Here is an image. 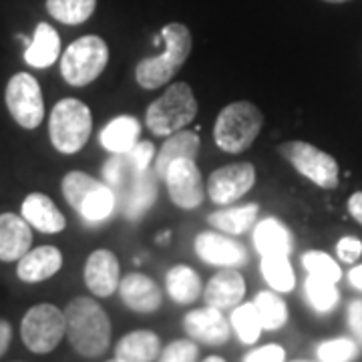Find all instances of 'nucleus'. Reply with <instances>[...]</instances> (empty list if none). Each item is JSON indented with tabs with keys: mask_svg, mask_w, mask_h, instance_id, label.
Here are the masks:
<instances>
[{
	"mask_svg": "<svg viewBox=\"0 0 362 362\" xmlns=\"http://www.w3.org/2000/svg\"><path fill=\"white\" fill-rule=\"evenodd\" d=\"M66 338L71 346L85 358H97L111 344V320L93 298L78 296L66 304Z\"/></svg>",
	"mask_w": 362,
	"mask_h": 362,
	"instance_id": "nucleus-1",
	"label": "nucleus"
},
{
	"mask_svg": "<svg viewBox=\"0 0 362 362\" xmlns=\"http://www.w3.org/2000/svg\"><path fill=\"white\" fill-rule=\"evenodd\" d=\"M161 39L165 42L163 54L143 59L135 69L137 83L147 90L159 89L175 77V73L187 61V57L192 52V45H194L189 28L181 23H169L163 26Z\"/></svg>",
	"mask_w": 362,
	"mask_h": 362,
	"instance_id": "nucleus-2",
	"label": "nucleus"
},
{
	"mask_svg": "<svg viewBox=\"0 0 362 362\" xmlns=\"http://www.w3.org/2000/svg\"><path fill=\"white\" fill-rule=\"evenodd\" d=\"M61 189H63L66 204L73 207L83 220L90 223L107 220L115 211V192L105 181H97L83 171L66 173L61 183Z\"/></svg>",
	"mask_w": 362,
	"mask_h": 362,
	"instance_id": "nucleus-3",
	"label": "nucleus"
},
{
	"mask_svg": "<svg viewBox=\"0 0 362 362\" xmlns=\"http://www.w3.org/2000/svg\"><path fill=\"white\" fill-rule=\"evenodd\" d=\"M264 115L256 105L235 101L223 107L214 125L216 145L228 153H242L256 141Z\"/></svg>",
	"mask_w": 362,
	"mask_h": 362,
	"instance_id": "nucleus-4",
	"label": "nucleus"
},
{
	"mask_svg": "<svg viewBox=\"0 0 362 362\" xmlns=\"http://www.w3.org/2000/svg\"><path fill=\"white\" fill-rule=\"evenodd\" d=\"M195 115L197 101L192 87L187 83H175L147 107L145 125L153 135H171L187 127Z\"/></svg>",
	"mask_w": 362,
	"mask_h": 362,
	"instance_id": "nucleus-5",
	"label": "nucleus"
},
{
	"mask_svg": "<svg viewBox=\"0 0 362 362\" xmlns=\"http://www.w3.org/2000/svg\"><path fill=\"white\" fill-rule=\"evenodd\" d=\"M90 109L78 99H63L54 105L49 119V135L57 151L73 156L81 151L90 137Z\"/></svg>",
	"mask_w": 362,
	"mask_h": 362,
	"instance_id": "nucleus-6",
	"label": "nucleus"
},
{
	"mask_svg": "<svg viewBox=\"0 0 362 362\" xmlns=\"http://www.w3.org/2000/svg\"><path fill=\"white\" fill-rule=\"evenodd\" d=\"M109 63V47L97 35H85L61 57V75L73 87H87L99 77Z\"/></svg>",
	"mask_w": 362,
	"mask_h": 362,
	"instance_id": "nucleus-7",
	"label": "nucleus"
},
{
	"mask_svg": "<svg viewBox=\"0 0 362 362\" xmlns=\"http://www.w3.org/2000/svg\"><path fill=\"white\" fill-rule=\"evenodd\" d=\"M66 334L65 312L52 304H37L21 322V338L35 354H47L59 346Z\"/></svg>",
	"mask_w": 362,
	"mask_h": 362,
	"instance_id": "nucleus-8",
	"label": "nucleus"
},
{
	"mask_svg": "<svg viewBox=\"0 0 362 362\" xmlns=\"http://www.w3.org/2000/svg\"><path fill=\"white\" fill-rule=\"evenodd\" d=\"M278 151L298 173L308 177L318 187L334 189L338 185L337 159L328 156L322 149L306 141H288L282 143Z\"/></svg>",
	"mask_w": 362,
	"mask_h": 362,
	"instance_id": "nucleus-9",
	"label": "nucleus"
},
{
	"mask_svg": "<svg viewBox=\"0 0 362 362\" xmlns=\"http://www.w3.org/2000/svg\"><path fill=\"white\" fill-rule=\"evenodd\" d=\"M6 107L13 119L25 129H37L45 119V101L37 78L28 73H16L6 85Z\"/></svg>",
	"mask_w": 362,
	"mask_h": 362,
	"instance_id": "nucleus-10",
	"label": "nucleus"
},
{
	"mask_svg": "<svg viewBox=\"0 0 362 362\" xmlns=\"http://www.w3.org/2000/svg\"><path fill=\"white\" fill-rule=\"evenodd\" d=\"M171 202L181 209H195L204 202V180L202 171L195 165V159L173 161L163 175Z\"/></svg>",
	"mask_w": 362,
	"mask_h": 362,
	"instance_id": "nucleus-11",
	"label": "nucleus"
},
{
	"mask_svg": "<svg viewBox=\"0 0 362 362\" xmlns=\"http://www.w3.org/2000/svg\"><path fill=\"white\" fill-rule=\"evenodd\" d=\"M256 183V169L252 163H232L216 169L207 180V195L218 206H230L246 195Z\"/></svg>",
	"mask_w": 362,
	"mask_h": 362,
	"instance_id": "nucleus-12",
	"label": "nucleus"
},
{
	"mask_svg": "<svg viewBox=\"0 0 362 362\" xmlns=\"http://www.w3.org/2000/svg\"><path fill=\"white\" fill-rule=\"evenodd\" d=\"M183 330L195 342H202L207 346H221L230 340L232 324L226 320L223 312L206 306L185 314Z\"/></svg>",
	"mask_w": 362,
	"mask_h": 362,
	"instance_id": "nucleus-13",
	"label": "nucleus"
},
{
	"mask_svg": "<svg viewBox=\"0 0 362 362\" xmlns=\"http://www.w3.org/2000/svg\"><path fill=\"white\" fill-rule=\"evenodd\" d=\"M195 254L199 258L220 268H238L247 262V254L244 247L232 238L216 232H204L195 238Z\"/></svg>",
	"mask_w": 362,
	"mask_h": 362,
	"instance_id": "nucleus-14",
	"label": "nucleus"
},
{
	"mask_svg": "<svg viewBox=\"0 0 362 362\" xmlns=\"http://www.w3.org/2000/svg\"><path fill=\"white\" fill-rule=\"evenodd\" d=\"M121 282V268L119 259L109 250H95L85 264V284L90 294L107 298L115 294Z\"/></svg>",
	"mask_w": 362,
	"mask_h": 362,
	"instance_id": "nucleus-15",
	"label": "nucleus"
},
{
	"mask_svg": "<svg viewBox=\"0 0 362 362\" xmlns=\"http://www.w3.org/2000/svg\"><path fill=\"white\" fill-rule=\"evenodd\" d=\"M119 294L129 310L139 312V314H151V312L159 310V306L163 302L159 286L149 276L137 274V272L121 278Z\"/></svg>",
	"mask_w": 362,
	"mask_h": 362,
	"instance_id": "nucleus-16",
	"label": "nucleus"
},
{
	"mask_svg": "<svg viewBox=\"0 0 362 362\" xmlns=\"http://www.w3.org/2000/svg\"><path fill=\"white\" fill-rule=\"evenodd\" d=\"M246 296V282L244 276L233 268H223L218 272L209 282H207L206 306L218 308V310H233L235 306L242 304Z\"/></svg>",
	"mask_w": 362,
	"mask_h": 362,
	"instance_id": "nucleus-17",
	"label": "nucleus"
},
{
	"mask_svg": "<svg viewBox=\"0 0 362 362\" xmlns=\"http://www.w3.org/2000/svg\"><path fill=\"white\" fill-rule=\"evenodd\" d=\"M61 268H63V254L59 252V247L40 246L28 250L18 259L16 274L26 284H37L52 278Z\"/></svg>",
	"mask_w": 362,
	"mask_h": 362,
	"instance_id": "nucleus-18",
	"label": "nucleus"
},
{
	"mask_svg": "<svg viewBox=\"0 0 362 362\" xmlns=\"http://www.w3.org/2000/svg\"><path fill=\"white\" fill-rule=\"evenodd\" d=\"M33 232L23 216L0 214V262H18L30 250Z\"/></svg>",
	"mask_w": 362,
	"mask_h": 362,
	"instance_id": "nucleus-19",
	"label": "nucleus"
},
{
	"mask_svg": "<svg viewBox=\"0 0 362 362\" xmlns=\"http://www.w3.org/2000/svg\"><path fill=\"white\" fill-rule=\"evenodd\" d=\"M23 218L28 221L30 228L42 233H59L65 230L66 220L61 209L54 206L49 195L30 194L23 202Z\"/></svg>",
	"mask_w": 362,
	"mask_h": 362,
	"instance_id": "nucleus-20",
	"label": "nucleus"
},
{
	"mask_svg": "<svg viewBox=\"0 0 362 362\" xmlns=\"http://www.w3.org/2000/svg\"><path fill=\"white\" fill-rule=\"evenodd\" d=\"M254 244L258 254L264 256H290L294 247V238L284 223L276 218H266L254 230Z\"/></svg>",
	"mask_w": 362,
	"mask_h": 362,
	"instance_id": "nucleus-21",
	"label": "nucleus"
},
{
	"mask_svg": "<svg viewBox=\"0 0 362 362\" xmlns=\"http://www.w3.org/2000/svg\"><path fill=\"white\" fill-rule=\"evenodd\" d=\"M161 354V340L151 330H133L115 346V358L121 362H153Z\"/></svg>",
	"mask_w": 362,
	"mask_h": 362,
	"instance_id": "nucleus-22",
	"label": "nucleus"
},
{
	"mask_svg": "<svg viewBox=\"0 0 362 362\" xmlns=\"http://www.w3.org/2000/svg\"><path fill=\"white\" fill-rule=\"evenodd\" d=\"M61 54V39L59 33L49 23H40L35 28L33 40L25 51V61L35 69H47L57 63Z\"/></svg>",
	"mask_w": 362,
	"mask_h": 362,
	"instance_id": "nucleus-23",
	"label": "nucleus"
},
{
	"mask_svg": "<svg viewBox=\"0 0 362 362\" xmlns=\"http://www.w3.org/2000/svg\"><path fill=\"white\" fill-rule=\"evenodd\" d=\"M141 123L131 115H119L107 123L99 135V141L109 153H127L139 141Z\"/></svg>",
	"mask_w": 362,
	"mask_h": 362,
	"instance_id": "nucleus-24",
	"label": "nucleus"
},
{
	"mask_svg": "<svg viewBox=\"0 0 362 362\" xmlns=\"http://www.w3.org/2000/svg\"><path fill=\"white\" fill-rule=\"evenodd\" d=\"M199 153V135L195 131L181 129L171 133L169 139L159 149L156 159V175L163 177L168 168L177 159H195Z\"/></svg>",
	"mask_w": 362,
	"mask_h": 362,
	"instance_id": "nucleus-25",
	"label": "nucleus"
},
{
	"mask_svg": "<svg viewBox=\"0 0 362 362\" xmlns=\"http://www.w3.org/2000/svg\"><path fill=\"white\" fill-rule=\"evenodd\" d=\"M169 298L177 304H192L202 294V278L189 266H173L165 276Z\"/></svg>",
	"mask_w": 362,
	"mask_h": 362,
	"instance_id": "nucleus-26",
	"label": "nucleus"
},
{
	"mask_svg": "<svg viewBox=\"0 0 362 362\" xmlns=\"http://www.w3.org/2000/svg\"><path fill=\"white\" fill-rule=\"evenodd\" d=\"M258 211V204L228 207V209L214 211V214L207 218V223H209L211 228H216V230H221L223 233L240 235V233L247 232V230L256 223Z\"/></svg>",
	"mask_w": 362,
	"mask_h": 362,
	"instance_id": "nucleus-27",
	"label": "nucleus"
},
{
	"mask_svg": "<svg viewBox=\"0 0 362 362\" xmlns=\"http://www.w3.org/2000/svg\"><path fill=\"white\" fill-rule=\"evenodd\" d=\"M123 195H125V202H123L125 216L133 221L139 220L143 214L156 204L157 185L153 175L149 171H145L143 175H139L137 180L131 183L129 189Z\"/></svg>",
	"mask_w": 362,
	"mask_h": 362,
	"instance_id": "nucleus-28",
	"label": "nucleus"
},
{
	"mask_svg": "<svg viewBox=\"0 0 362 362\" xmlns=\"http://www.w3.org/2000/svg\"><path fill=\"white\" fill-rule=\"evenodd\" d=\"M259 272L274 292L286 294V292H292L296 286L292 264L286 256H264L259 264Z\"/></svg>",
	"mask_w": 362,
	"mask_h": 362,
	"instance_id": "nucleus-29",
	"label": "nucleus"
},
{
	"mask_svg": "<svg viewBox=\"0 0 362 362\" xmlns=\"http://www.w3.org/2000/svg\"><path fill=\"white\" fill-rule=\"evenodd\" d=\"M97 8V0H47V13L63 25H83Z\"/></svg>",
	"mask_w": 362,
	"mask_h": 362,
	"instance_id": "nucleus-30",
	"label": "nucleus"
},
{
	"mask_svg": "<svg viewBox=\"0 0 362 362\" xmlns=\"http://www.w3.org/2000/svg\"><path fill=\"white\" fill-rule=\"evenodd\" d=\"M304 294H306L308 304L318 314L332 312L340 302V292H338L334 282L324 280V278H316V276H310V274H308V278L304 282Z\"/></svg>",
	"mask_w": 362,
	"mask_h": 362,
	"instance_id": "nucleus-31",
	"label": "nucleus"
},
{
	"mask_svg": "<svg viewBox=\"0 0 362 362\" xmlns=\"http://www.w3.org/2000/svg\"><path fill=\"white\" fill-rule=\"evenodd\" d=\"M254 306L258 310L264 330L274 332V330H280L288 322V306H286L284 300L278 296V292H274V290L259 292L254 300Z\"/></svg>",
	"mask_w": 362,
	"mask_h": 362,
	"instance_id": "nucleus-32",
	"label": "nucleus"
},
{
	"mask_svg": "<svg viewBox=\"0 0 362 362\" xmlns=\"http://www.w3.org/2000/svg\"><path fill=\"white\" fill-rule=\"evenodd\" d=\"M230 324H232L233 332L238 334V338H240L244 344H254V342H258L259 334H262V330H264L254 302H246V304L235 306L232 312V318H230Z\"/></svg>",
	"mask_w": 362,
	"mask_h": 362,
	"instance_id": "nucleus-33",
	"label": "nucleus"
},
{
	"mask_svg": "<svg viewBox=\"0 0 362 362\" xmlns=\"http://www.w3.org/2000/svg\"><path fill=\"white\" fill-rule=\"evenodd\" d=\"M137 177L139 175L133 171L129 159H127L125 153H115V156L105 163L103 180L117 195L125 194L129 189L131 183L137 180Z\"/></svg>",
	"mask_w": 362,
	"mask_h": 362,
	"instance_id": "nucleus-34",
	"label": "nucleus"
},
{
	"mask_svg": "<svg viewBox=\"0 0 362 362\" xmlns=\"http://www.w3.org/2000/svg\"><path fill=\"white\" fill-rule=\"evenodd\" d=\"M302 266L304 270L308 272L310 276L316 278H324L338 284L342 278V270L338 266V262H334L332 256H328L326 252H318V250H310L302 256Z\"/></svg>",
	"mask_w": 362,
	"mask_h": 362,
	"instance_id": "nucleus-35",
	"label": "nucleus"
},
{
	"mask_svg": "<svg viewBox=\"0 0 362 362\" xmlns=\"http://www.w3.org/2000/svg\"><path fill=\"white\" fill-rule=\"evenodd\" d=\"M316 356L320 362H352L358 356V342L350 338H332L318 344Z\"/></svg>",
	"mask_w": 362,
	"mask_h": 362,
	"instance_id": "nucleus-36",
	"label": "nucleus"
},
{
	"mask_svg": "<svg viewBox=\"0 0 362 362\" xmlns=\"http://www.w3.org/2000/svg\"><path fill=\"white\" fill-rule=\"evenodd\" d=\"M199 350L192 338L173 340L159 354V362H197Z\"/></svg>",
	"mask_w": 362,
	"mask_h": 362,
	"instance_id": "nucleus-37",
	"label": "nucleus"
},
{
	"mask_svg": "<svg viewBox=\"0 0 362 362\" xmlns=\"http://www.w3.org/2000/svg\"><path fill=\"white\" fill-rule=\"evenodd\" d=\"M125 156L129 159L133 171H135L137 175H143V173L149 169V163H151V159L156 156V147H153V143L151 141H137L135 143V147L129 149Z\"/></svg>",
	"mask_w": 362,
	"mask_h": 362,
	"instance_id": "nucleus-38",
	"label": "nucleus"
},
{
	"mask_svg": "<svg viewBox=\"0 0 362 362\" xmlns=\"http://www.w3.org/2000/svg\"><path fill=\"white\" fill-rule=\"evenodd\" d=\"M244 362H286V350L280 344H266L247 352Z\"/></svg>",
	"mask_w": 362,
	"mask_h": 362,
	"instance_id": "nucleus-39",
	"label": "nucleus"
},
{
	"mask_svg": "<svg viewBox=\"0 0 362 362\" xmlns=\"http://www.w3.org/2000/svg\"><path fill=\"white\" fill-rule=\"evenodd\" d=\"M337 254L340 262L344 264H354L362 256V242L354 235H344L342 240H338Z\"/></svg>",
	"mask_w": 362,
	"mask_h": 362,
	"instance_id": "nucleus-40",
	"label": "nucleus"
},
{
	"mask_svg": "<svg viewBox=\"0 0 362 362\" xmlns=\"http://www.w3.org/2000/svg\"><path fill=\"white\" fill-rule=\"evenodd\" d=\"M349 326L356 342L362 346V298L352 300L349 306Z\"/></svg>",
	"mask_w": 362,
	"mask_h": 362,
	"instance_id": "nucleus-41",
	"label": "nucleus"
},
{
	"mask_svg": "<svg viewBox=\"0 0 362 362\" xmlns=\"http://www.w3.org/2000/svg\"><path fill=\"white\" fill-rule=\"evenodd\" d=\"M11 340H13V328L6 320H0V356L8 350L11 346Z\"/></svg>",
	"mask_w": 362,
	"mask_h": 362,
	"instance_id": "nucleus-42",
	"label": "nucleus"
},
{
	"mask_svg": "<svg viewBox=\"0 0 362 362\" xmlns=\"http://www.w3.org/2000/svg\"><path fill=\"white\" fill-rule=\"evenodd\" d=\"M349 211H350V216H352V218L362 226V192H356V194L350 195Z\"/></svg>",
	"mask_w": 362,
	"mask_h": 362,
	"instance_id": "nucleus-43",
	"label": "nucleus"
},
{
	"mask_svg": "<svg viewBox=\"0 0 362 362\" xmlns=\"http://www.w3.org/2000/svg\"><path fill=\"white\" fill-rule=\"evenodd\" d=\"M349 282L354 290L362 292V264L361 266H354V268L349 272Z\"/></svg>",
	"mask_w": 362,
	"mask_h": 362,
	"instance_id": "nucleus-44",
	"label": "nucleus"
},
{
	"mask_svg": "<svg viewBox=\"0 0 362 362\" xmlns=\"http://www.w3.org/2000/svg\"><path fill=\"white\" fill-rule=\"evenodd\" d=\"M204 362H226V361H223L221 356H207Z\"/></svg>",
	"mask_w": 362,
	"mask_h": 362,
	"instance_id": "nucleus-45",
	"label": "nucleus"
},
{
	"mask_svg": "<svg viewBox=\"0 0 362 362\" xmlns=\"http://www.w3.org/2000/svg\"><path fill=\"white\" fill-rule=\"evenodd\" d=\"M324 2H332V4H340V2H349V0H324Z\"/></svg>",
	"mask_w": 362,
	"mask_h": 362,
	"instance_id": "nucleus-46",
	"label": "nucleus"
},
{
	"mask_svg": "<svg viewBox=\"0 0 362 362\" xmlns=\"http://www.w3.org/2000/svg\"><path fill=\"white\" fill-rule=\"evenodd\" d=\"M292 362H312V361H292Z\"/></svg>",
	"mask_w": 362,
	"mask_h": 362,
	"instance_id": "nucleus-47",
	"label": "nucleus"
},
{
	"mask_svg": "<svg viewBox=\"0 0 362 362\" xmlns=\"http://www.w3.org/2000/svg\"><path fill=\"white\" fill-rule=\"evenodd\" d=\"M107 362H121V361H117V358H113V361H107Z\"/></svg>",
	"mask_w": 362,
	"mask_h": 362,
	"instance_id": "nucleus-48",
	"label": "nucleus"
}]
</instances>
